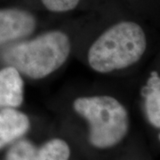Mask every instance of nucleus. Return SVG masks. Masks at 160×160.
I'll use <instances>...</instances> for the list:
<instances>
[{
  "label": "nucleus",
  "instance_id": "nucleus-1",
  "mask_svg": "<svg viewBox=\"0 0 160 160\" xmlns=\"http://www.w3.org/2000/svg\"><path fill=\"white\" fill-rule=\"evenodd\" d=\"M70 52L68 36L62 31H49L36 38L7 47L3 61L22 74L33 79L46 78L67 61Z\"/></svg>",
  "mask_w": 160,
  "mask_h": 160
},
{
  "label": "nucleus",
  "instance_id": "nucleus-2",
  "mask_svg": "<svg viewBox=\"0 0 160 160\" xmlns=\"http://www.w3.org/2000/svg\"><path fill=\"white\" fill-rule=\"evenodd\" d=\"M146 46V36L142 27L132 22H122L107 29L92 45L88 62L100 73L125 69L137 62Z\"/></svg>",
  "mask_w": 160,
  "mask_h": 160
},
{
  "label": "nucleus",
  "instance_id": "nucleus-3",
  "mask_svg": "<svg viewBox=\"0 0 160 160\" xmlns=\"http://www.w3.org/2000/svg\"><path fill=\"white\" fill-rule=\"evenodd\" d=\"M73 107L88 121L89 141L95 148H111L126 137L129 129L128 113L115 98L107 95L81 97L75 100Z\"/></svg>",
  "mask_w": 160,
  "mask_h": 160
},
{
  "label": "nucleus",
  "instance_id": "nucleus-4",
  "mask_svg": "<svg viewBox=\"0 0 160 160\" xmlns=\"http://www.w3.org/2000/svg\"><path fill=\"white\" fill-rule=\"evenodd\" d=\"M36 25V19L29 12L18 8L0 9V46L29 36Z\"/></svg>",
  "mask_w": 160,
  "mask_h": 160
},
{
  "label": "nucleus",
  "instance_id": "nucleus-5",
  "mask_svg": "<svg viewBox=\"0 0 160 160\" xmlns=\"http://www.w3.org/2000/svg\"><path fill=\"white\" fill-rule=\"evenodd\" d=\"M29 118L13 108L0 110V149L23 136L29 129Z\"/></svg>",
  "mask_w": 160,
  "mask_h": 160
},
{
  "label": "nucleus",
  "instance_id": "nucleus-6",
  "mask_svg": "<svg viewBox=\"0 0 160 160\" xmlns=\"http://www.w3.org/2000/svg\"><path fill=\"white\" fill-rule=\"evenodd\" d=\"M23 102V81L12 66L0 70V108H17Z\"/></svg>",
  "mask_w": 160,
  "mask_h": 160
},
{
  "label": "nucleus",
  "instance_id": "nucleus-7",
  "mask_svg": "<svg viewBox=\"0 0 160 160\" xmlns=\"http://www.w3.org/2000/svg\"><path fill=\"white\" fill-rule=\"evenodd\" d=\"M70 149L62 139H52L37 149L36 160H69Z\"/></svg>",
  "mask_w": 160,
  "mask_h": 160
},
{
  "label": "nucleus",
  "instance_id": "nucleus-8",
  "mask_svg": "<svg viewBox=\"0 0 160 160\" xmlns=\"http://www.w3.org/2000/svg\"><path fill=\"white\" fill-rule=\"evenodd\" d=\"M145 110L149 123L160 128V86H153L147 93L145 100Z\"/></svg>",
  "mask_w": 160,
  "mask_h": 160
},
{
  "label": "nucleus",
  "instance_id": "nucleus-9",
  "mask_svg": "<svg viewBox=\"0 0 160 160\" xmlns=\"http://www.w3.org/2000/svg\"><path fill=\"white\" fill-rule=\"evenodd\" d=\"M37 147L28 140H21L7 151L6 160H36Z\"/></svg>",
  "mask_w": 160,
  "mask_h": 160
},
{
  "label": "nucleus",
  "instance_id": "nucleus-10",
  "mask_svg": "<svg viewBox=\"0 0 160 160\" xmlns=\"http://www.w3.org/2000/svg\"><path fill=\"white\" fill-rule=\"evenodd\" d=\"M46 9L54 12H63L73 10L80 0H41Z\"/></svg>",
  "mask_w": 160,
  "mask_h": 160
}]
</instances>
